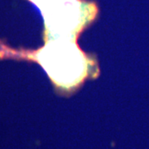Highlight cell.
<instances>
[{"mask_svg": "<svg viewBox=\"0 0 149 149\" xmlns=\"http://www.w3.org/2000/svg\"><path fill=\"white\" fill-rule=\"evenodd\" d=\"M42 11L49 23L57 27H74L95 12L94 4L81 0H30Z\"/></svg>", "mask_w": 149, "mask_h": 149, "instance_id": "1", "label": "cell"}]
</instances>
